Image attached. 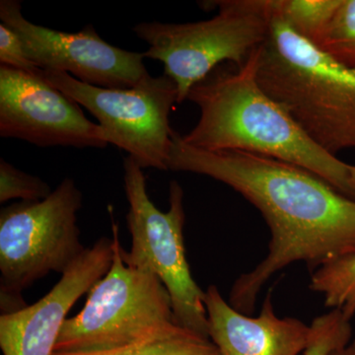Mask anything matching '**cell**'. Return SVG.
<instances>
[{
    "mask_svg": "<svg viewBox=\"0 0 355 355\" xmlns=\"http://www.w3.org/2000/svg\"><path fill=\"white\" fill-rule=\"evenodd\" d=\"M342 0H268V10L314 44L321 41Z\"/></svg>",
    "mask_w": 355,
    "mask_h": 355,
    "instance_id": "obj_13",
    "label": "cell"
},
{
    "mask_svg": "<svg viewBox=\"0 0 355 355\" xmlns=\"http://www.w3.org/2000/svg\"><path fill=\"white\" fill-rule=\"evenodd\" d=\"M349 187L352 190V198L355 200V166H350Z\"/></svg>",
    "mask_w": 355,
    "mask_h": 355,
    "instance_id": "obj_21",
    "label": "cell"
},
{
    "mask_svg": "<svg viewBox=\"0 0 355 355\" xmlns=\"http://www.w3.org/2000/svg\"><path fill=\"white\" fill-rule=\"evenodd\" d=\"M112 231L111 268L88 292L83 309L64 322L55 352H104L191 333L178 323L161 280L123 261L116 224Z\"/></svg>",
    "mask_w": 355,
    "mask_h": 355,
    "instance_id": "obj_4",
    "label": "cell"
},
{
    "mask_svg": "<svg viewBox=\"0 0 355 355\" xmlns=\"http://www.w3.org/2000/svg\"><path fill=\"white\" fill-rule=\"evenodd\" d=\"M310 288L324 297V305L340 309L349 320L355 315V254L329 261L315 270Z\"/></svg>",
    "mask_w": 355,
    "mask_h": 355,
    "instance_id": "obj_14",
    "label": "cell"
},
{
    "mask_svg": "<svg viewBox=\"0 0 355 355\" xmlns=\"http://www.w3.org/2000/svg\"><path fill=\"white\" fill-rule=\"evenodd\" d=\"M0 64L30 74H39V69L27 55L22 40L8 26L0 23Z\"/></svg>",
    "mask_w": 355,
    "mask_h": 355,
    "instance_id": "obj_19",
    "label": "cell"
},
{
    "mask_svg": "<svg viewBox=\"0 0 355 355\" xmlns=\"http://www.w3.org/2000/svg\"><path fill=\"white\" fill-rule=\"evenodd\" d=\"M123 188L128 202V228L132 247H121L128 266L154 273L171 297L180 326L209 338L205 305V291L191 277L184 242L186 214L184 191L177 181L170 183L169 209L161 211L149 198L144 169L132 156L123 159Z\"/></svg>",
    "mask_w": 355,
    "mask_h": 355,
    "instance_id": "obj_7",
    "label": "cell"
},
{
    "mask_svg": "<svg viewBox=\"0 0 355 355\" xmlns=\"http://www.w3.org/2000/svg\"><path fill=\"white\" fill-rule=\"evenodd\" d=\"M256 51L242 67L220 65L191 89L187 100L197 105L200 119L182 135L184 141L205 150L242 151L299 166L352 198V165L315 144L266 94L257 80Z\"/></svg>",
    "mask_w": 355,
    "mask_h": 355,
    "instance_id": "obj_2",
    "label": "cell"
},
{
    "mask_svg": "<svg viewBox=\"0 0 355 355\" xmlns=\"http://www.w3.org/2000/svg\"><path fill=\"white\" fill-rule=\"evenodd\" d=\"M53 193L41 178L21 171L3 158L0 159V202L20 198L22 202L44 200Z\"/></svg>",
    "mask_w": 355,
    "mask_h": 355,
    "instance_id": "obj_18",
    "label": "cell"
},
{
    "mask_svg": "<svg viewBox=\"0 0 355 355\" xmlns=\"http://www.w3.org/2000/svg\"><path fill=\"white\" fill-rule=\"evenodd\" d=\"M256 76L327 153L355 148V69L270 15L268 37L256 51Z\"/></svg>",
    "mask_w": 355,
    "mask_h": 355,
    "instance_id": "obj_3",
    "label": "cell"
},
{
    "mask_svg": "<svg viewBox=\"0 0 355 355\" xmlns=\"http://www.w3.org/2000/svg\"><path fill=\"white\" fill-rule=\"evenodd\" d=\"M168 170L190 172L227 184L260 210L270 227L268 254L233 284L229 304L252 314L261 288L296 261L314 272L355 254V200L299 166L242 151H209L189 146L174 130Z\"/></svg>",
    "mask_w": 355,
    "mask_h": 355,
    "instance_id": "obj_1",
    "label": "cell"
},
{
    "mask_svg": "<svg viewBox=\"0 0 355 355\" xmlns=\"http://www.w3.org/2000/svg\"><path fill=\"white\" fill-rule=\"evenodd\" d=\"M83 195L65 178L44 200L21 202L0 211L1 315L26 305L22 292L49 273L64 275L85 251L77 214Z\"/></svg>",
    "mask_w": 355,
    "mask_h": 355,
    "instance_id": "obj_5",
    "label": "cell"
},
{
    "mask_svg": "<svg viewBox=\"0 0 355 355\" xmlns=\"http://www.w3.org/2000/svg\"><path fill=\"white\" fill-rule=\"evenodd\" d=\"M41 76L99 121L109 144L132 156L142 168L167 171L174 130L170 114L178 103L176 84L169 76L150 74L128 89L98 87L64 72L42 70Z\"/></svg>",
    "mask_w": 355,
    "mask_h": 355,
    "instance_id": "obj_8",
    "label": "cell"
},
{
    "mask_svg": "<svg viewBox=\"0 0 355 355\" xmlns=\"http://www.w3.org/2000/svg\"><path fill=\"white\" fill-rule=\"evenodd\" d=\"M113 239L102 237L84 253L38 302L0 316L3 355H53L72 306L111 268Z\"/></svg>",
    "mask_w": 355,
    "mask_h": 355,
    "instance_id": "obj_11",
    "label": "cell"
},
{
    "mask_svg": "<svg viewBox=\"0 0 355 355\" xmlns=\"http://www.w3.org/2000/svg\"><path fill=\"white\" fill-rule=\"evenodd\" d=\"M316 46L340 64L355 69V0H342Z\"/></svg>",
    "mask_w": 355,
    "mask_h": 355,
    "instance_id": "obj_16",
    "label": "cell"
},
{
    "mask_svg": "<svg viewBox=\"0 0 355 355\" xmlns=\"http://www.w3.org/2000/svg\"><path fill=\"white\" fill-rule=\"evenodd\" d=\"M329 355H355V340L352 343H349V345L338 349L334 350Z\"/></svg>",
    "mask_w": 355,
    "mask_h": 355,
    "instance_id": "obj_20",
    "label": "cell"
},
{
    "mask_svg": "<svg viewBox=\"0 0 355 355\" xmlns=\"http://www.w3.org/2000/svg\"><path fill=\"white\" fill-rule=\"evenodd\" d=\"M1 23L17 33L27 55L39 69L64 72L98 87L128 89L149 72L144 53L107 43L87 25L77 33L57 31L26 19L19 0L0 1Z\"/></svg>",
    "mask_w": 355,
    "mask_h": 355,
    "instance_id": "obj_9",
    "label": "cell"
},
{
    "mask_svg": "<svg viewBox=\"0 0 355 355\" xmlns=\"http://www.w3.org/2000/svg\"><path fill=\"white\" fill-rule=\"evenodd\" d=\"M53 355H220L209 338L193 333L94 352H55Z\"/></svg>",
    "mask_w": 355,
    "mask_h": 355,
    "instance_id": "obj_15",
    "label": "cell"
},
{
    "mask_svg": "<svg viewBox=\"0 0 355 355\" xmlns=\"http://www.w3.org/2000/svg\"><path fill=\"white\" fill-rule=\"evenodd\" d=\"M310 340L303 355H329L349 345L352 336L350 320L340 309H333L313 320Z\"/></svg>",
    "mask_w": 355,
    "mask_h": 355,
    "instance_id": "obj_17",
    "label": "cell"
},
{
    "mask_svg": "<svg viewBox=\"0 0 355 355\" xmlns=\"http://www.w3.org/2000/svg\"><path fill=\"white\" fill-rule=\"evenodd\" d=\"M42 71V70H41ZM39 74L0 67V135L39 147L105 148L106 133Z\"/></svg>",
    "mask_w": 355,
    "mask_h": 355,
    "instance_id": "obj_10",
    "label": "cell"
},
{
    "mask_svg": "<svg viewBox=\"0 0 355 355\" xmlns=\"http://www.w3.org/2000/svg\"><path fill=\"white\" fill-rule=\"evenodd\" d=\"M205 305L209 340L220 355H299L309 343L310 326L275 314L272 291L256 318L235 310L216 286L207 287Z\"/></svg>",
    "mask_w": 355,
    "mask_h": 355,
    "instance_id": "obj_12",
    "label": "cell"
},
{
    "mask_svg": "<svg viewBox=\"0 0 355 355\" xmlns=\"http://www.w3.org/2000/svg\"><path fill=\"white\" fill-rule=\"evenodd\" d=\"M203 6L218 8L209 20L174 24L158 21L132 28L149 44L144 58L164 64L176 84L178 104L186 101L196 84L223 62L242 67L266 41L270 30L268 0H221Z\"/></svg>",
    "mask_w": 355,
    "mask_h": 355,
    "instance_id": "obj_6",
    "label": "cell"
}]
</instances>
